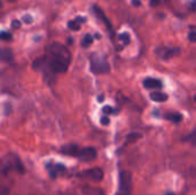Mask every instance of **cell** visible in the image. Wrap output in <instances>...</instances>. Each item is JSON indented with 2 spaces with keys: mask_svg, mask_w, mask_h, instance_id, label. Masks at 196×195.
Here are the masks:
<instances>
[{
  "mask_svg": "<svg viewBox=\"0 0 196 195\" xmlns=\"http://www.w3.org/2000/svg\"><path fill=\"white\" fill-rule=\"evenodd\" d=\"M98 156V152H96L95 148L93 147H85V148H79L78 153H77V156L79 160L83 161V162H92Z\"/></svg>",
  "mask_w": 196,
  "mask_h": 195,
  "instance_id": "5b68a950",
  "label": "cell"
},
{
  "mask_svg": "<svg viewBox=\"0 0 196 195\" xmlns=\"http://www.w3.org/2000/svg\"><path fill=\"white\" fill-rule=\"evenodd\" d=\"M118 189L116 192V195H131L132 189V174L128 171H121L118 176Z\"/></svg>",
  "mask_w": 196,
  "mask_h": 195,
  "instance_id": "3957f363",
  "label": "cell"
},
{
  "mask_svg": "<svg viewBox=\"0 0 196 195\" xmlns=\"http://www.w3.org/2000/svg\"><path fill=\"white\" fill-rule=\"evenodd\" d=\"M190 8L192 11H196V0H193L192 4H190Z\"/></svg>",
  "mask_w": 196,
  "mask_h": 195,
  "instance_id": "f546056e",
  "label": "cell"
},
{
  "mask_svg": "<svg viewBox=\"0 0 196 195\" xmlns=\"http://www.w3.org/2000/svg\"><path fill=\"white\" fill-rule=\"evenodd\" d=\"M13 52L9 48L0 47V62H11L13 60Z\"/></svg>",
  "mask_w": 196,
  "mask_h": 195,
  "instance_id": "7c38bea8",
  "label": "cell"
},
{
  "mask_svg": "<svg viewBox=\"0 0 196 195\" xmlns=\"http://www.w3.org/2000/svg\"><path fill=\"white\" fill-rule=\"evenodd\" d=\"M188 39L192 43H196V28L190 27V32L188 33Z\"/></svg>",
  "mask_w": 196,
  "mask_h": 195,
  "instance_id": "7402d4cb",
  "label": "cell"
},
{
  "mask_svg": "<svg viewBox=\"0 0 196 195\" xmlns=\"http://www.w3.org/2000/svg\"><path fill=\"white\" fill-rule=\"evenodd\" d=\"M102 111H103L106 115H116V114H118L119 110L116 109V108H112V107L110 106H104L103 108H102Z\"/></svg>",
  "mask_w": 196,
  "mask_h": 195,
  "instance_id": "ac0fdd59",
  "label": "cell"
},
{
  "mask_svg": "<svg viewBox=\"0 0 196 195\" xmlns=\"http://www.w3.org/2000/svg\"><path fill=\"white\" fill-rule=\"evenodd\" d=\"M85 193L86 195H106V193L100 188H87Z\"/></svg>",
  "mask_w": 196,
  "mask_h": 195,
  "instance_id": "e0dca14e",
  "label": "cell"
},
{
  "mask_svg": "<svg viewBox=\"0 0 196 195\" xmlns=\"http://www.w3.org/2000/svg\"><path fill=\"white\" fill-rule=\"evenodd\" d=\"M0 7H1V1H0Z\"/></svg>",
  "mask_w": 196,
  "mask_h": 195,
  "instance_id": "e575fe53",
  "label": "cell"
},
{
  "mask_svg": "<svg viewBox=\"0 0 196 195\" xmlns=\"http://www.w3.org/2000/svg\"><path fill=\"white\" fill-rule=\"evenodd\" d=\"M142 84L146 89H162V87H163V83L160 82V79L151 78V77L145 78Z\"/></svg>",
  "mask_w": 196,
  "mask_h": 195,
  "instance_id": "ba28073f",
  "label": "cell"
},
{
  "mask_svg": "<svg viewBox=\"0 0 196 195\" xmlns=\"http://www.w3.org/2000/svg\"><path fill=\"white\" fill-rule=\"evenodd\" d=\"M165 195H174V194H172V193H166Z\"/></svg>",
  "mask_w": 196,
  "mask_h": 195,
  "instance_id": "d6a6232c",
  "label": "cell"
},
{
  "mask_svg": "<svg viewBox=\"0 0 196 195\" xmlns=\"http://www.w3.org/2000/svg\"><path fill=\"white\" fill-rule=\"evenodd\" d=\"M100 122H101V124H102V125H109V123H110V119H109V117H107V116H102V117H101Z\"/></svg>",
  "mask_w": 196,
  "mask_h": 195,
  "instance_id": "d4e9b609",
  "label": "cell"
},
{
  "mask_svg": "<svg viewBox=\"0 0 196 195\" xmlns=\"http://www.w3.org/2000/svg\"><path fill=\"white\" fill-rule=\"evenodd\" d=\"M0 39H1V40H5V41H9V40L13 39V36L8 31H1L0 32Z\"/></svg>",
  "mask_w": 196,
  "mask_h": 195,
  "instance_id": "44dd1931",
  "label": "cell"
},
{
  "mask_svg": "<svg viewBox=\"0 0 196 195\" xmlns=\"http://www.w3.org/2000/svg\"><path fill=\"white\" fill-rule=\"evenodd\" d=\"M79 177L86 178V179L93 181H101L103 179V171L101 170L100 168H92V169L83 171L82 173L79 174Z\"/></svg>",
  "mask_w": 196,
  "mask_h": 195,
  "instance_id": "8992f818",
  "label": "cell"
},
{
  "mask_svg": "<svg viewBox=\"0 0 196 195\" xmlns=\"http://www.w3.org/2000/svg\"><path fill=\"white\" fill-rule=\"evenodd\" d=\"M141 137H142V135L140 134V133H136V132L130 133V134H127V137H126V142H127V144H130V142H136V140H139Z\"/></svg>",
  "mask_w": 196,
  "mask_h": 195,
  "instance_id": "2e32d148",
  "label": "cell"
},
{
  "mask_svg": "<svg viewBox=\"0 0 196 195\" xmlns=\"http://www.w3.org/2000/svg\"><path fill=\"white\" fill-rule=\"evenodd\" d=\"M119 40L123 41V45H128L130 41H131V38H130V33L128 32H123L119 35Z\"/></svg>",
  "mask_w": 196,
  "mask_h": 195,
  "instance_id": "d6986e66",
  "label": "cell"
},
{
  "mask_svg": "<svg viewBox=\"0 0 196 195\" xmlns=\"http://www.w3.org/2000/svg\"><path fill=\"white\" fill-rule=\"evenodd\" d=\"M12 170H16L20 173L24 172V167L17 156L8 154L0 160V174H8Z\"/></svg>",
  "mask_w": 196,
  "mask_h": 195,
  "instance_id": "7a4b0ae2",
  "label": "cell"
},
{
  "mask_svg": "<svg viewBox=\"0 0 196 195\" xmlns=\"http://www.w3.org/2000/svg\"><path fill=\"white\" fill-rule=\"evenodd\" d=\"M91 71L96 75L107 74L110 71V66L103 56L93 54L91 56Z\"/></svg>",
  "mask_w": 196,
  "mask_h": 195,
  "instance_id": "277c9868",
  "label": "cell"
},
{
  "mask_svg": "<svg viewBox=\"0 0 196 195\" xmlns=\"http://www.w3.org/2000/svg\"><path fill=\"white\" fill-rule=\"evenodd\" d=\"M68 28L70 30H74V31H78L80 29V23H78L76 20H71V21L68 22Z\"/></svg>",
  "mask_w": 196,
  "mask_h": 195,
  "instance_id": "ffe728a7",
  "label": "cell"
},
{
  "mask_svg": "<svg viewBox=\"0 0 196 195\" xmlns=\"http://www.w3.org/2000/svg\"><path fill=\"white\" fill-rule=\"evenodd\" d=\"M12 28L15 29V30L20 29L21 28V22L18 21V20H14V21L12 22Z\"/></svg>",
  "mask_w": 196,
  "mask_h": 195,
  "instance_id": "cb8c5ba5",
  "label": "cell"
},
{
  "mask_svg": "<svg viewBox=\"0 0 196 195\" xmlns=\"http://www.w3.org/2000/svg\"><path fill=\"white\" fill-rule=\"evenodd\" d=\"M9 1H12V2H13V1H15V0H9Z\"/></svg>",
  "mask_w": 196,
  "mask_h": 195,
  "instance_id": "836d02e7",
  "label": "cell"
},
{
  "mask_svg": "<svg viewBox=\"0 0 196 195\" xmlns=\"http://www.w3.org/2000/svg\"><path fill=\"white\" fill-rule=\"evenodd\" d=\"M166 121H171L173 123H180L182 121V115L180 113H166L163 116Z\"/></svg>",
  "mask_w": 196,
  "mask_h": 195,
  "instance_id": "5bb4252c",
  "label": "cell"
},
{
  "mask_svg": "<svg viewBox=\"0 0 196 195\" xmlns=\"http://www.w3.org/2000/svg\"><path fill=\"white\" fill-rule=\"evenodd\" d=\"M185 140L186 141L192 142V144H194V145H196V129L188 135V137H186Z\"/></svg>",
  "mask_w": 196,
  "mask_h": 195,
  "instance_id": "603a6c76",
  "label": "cell"
},
{
  "mask_svg": "<svg viewBox=\"0 0 196 195\" xmlns=\"http://www.w3.org/2000/svg\"><path fill=\"white\" fill-rule=\"evenodd\" d=\"M132 5H134L136 7H139L140 5H141V1H139V0H132Z\"/></svg>",
  "mask_w": 196,
  "mask_h": 195,
  "instance_id": "f1b7e54d",
  "label": "cell"
},
{
  "mask_svg": "<svg viewBox=\"0 0 196 195\" xmlns=\"http://www.w3.org/2000/svg\"><path fill=\"white\" fill-rule=\"evenodd\" d=\"M22 20H23V22H24V23H26V24H30V23H32V16H31V15H24Z\"/></svg>",
  "mask_w": 196,
  "mask_h": 195,
  "instance_id": "484cf974",
  "label": "cell"
},
{
  "mask_svg": "<svg viewBox=\"0 0 196 195\" xmlns=\"http://www.w3.org/2000/svg\"><path fill=\"white\" fill-rule=\"evenodd\" d=\"M48 168V171H50V176L52 178H56L59 177V174L63 173L65 171V167L62 165V164H53V165H47Z\"/></svg>",
  "mask_w": 196,
  "mask_h": 195,
  "instance_id": "30bf717a",
  "label": "cell"
},
{
  "mask_svg": "<svg viewBox=\"0 0 196 195\" xmlns=\"http://www.w3.org/2000/svg\"><path fill=\"white\" fill-rule=\"evenodd\" d=\"M149 4H150V6H153V7H155V6H157V5L160 4V0H150Z\"/></svg>",
  "mask_w": 196,
  "mask_h": 195,
  "instance_id": "83f0119b",
  "label": "cell"
},
{
  "mask_svg": "<svg viewBox=\"0 0 196 195\" xmlns=\"http://www.w3.org/2000/svg\"><path fill=\"white\" fill-rule=\"evenodd\" d=\"M79 150V147L77 145H67L63 146L61 148V153L64 154V155H69V156H77V153Z\"/></svg>",
  "mask_w": 196,
  "mask_h": 195,
  "instance_id": "8fae6325",
  "label": "cell"
},
{
  "mask_svg": "<svg viewBox=\"0 0 196 195\" xmlns=\"http://www.w3.org/2000/svg\"><path fill=\"white\" fill-rule=\"evenodd\" d=\"M93 40H94V38H93V36H91L89 33H87V35H85V37L83 38V41H82V46L83 47H88L92 45Z\"/></svg>",
  "mask_w": 196,
  "mask_h": 195,
  "instance_id": "9a60e30c",
  "label": "cell"
},
{
  "mask_svg": "<svg viewBox=\"0 0 196 195\" xmlns=\"http://www.w3.org/2000/svg\"><path fill=\"white\" fill-rule=\"evenodd\" d=\"M103 100H104V95H100L98 98V101H99V102H102Z\"/></svg>",
  "mask_w": 196,
  "mask_h": 195,
  "instance_id": "4dcf8cb0",
  "label": "cell"
},
{
  "mask_svg": "<svg viewBox=\"0 0 196 195\" xmlns=\"http://www.w3.org/2000/svg\"><path fill=\"white\" fill-rule=\"evenodd\" d=\"M93 9H94V13L96 14V16H98V17L100 18L101 21H102L104 24H106V27H107L108 30H109V31H111V30H112L111 23H110V21L108 20L107 16H106V14L103 13V11H102L100 7H98V6H93Z\"/></svg>",
  "mask_w": 196,
  "mask_h": 195,
  "instance_id": "9c48e42d",
  "label": "cell"
},
{
  "mask_svg": "<svg viewBox=\"0 0 196 195\" xmlns=\"http://www.w3.org/2000/svg\"><path fill=\"white\" fill-rule=\"evenodd\" d=\"M94 37H95V39H101V36L99 35V33H96V35L94 36Z\"/></svg>",
  "mask_w": 196,
  "mask_h": 195,
  "instance_id": "1f68e13d",
  "label": "cell"
},
{
  "mask_svg": "<svg viewBox=\"0 0 196 195\" xmlns=\"http://www.w3.org/2000/svg\"><path fill=\"white\" fill-rule=\"evenodd\" d=\"M195 101H196V96H195Z\"/></svg>",
  "mask_w": 196,
  "mask_h": 195,
  "instance_id": "d590c367",
  "label": "cell"
},
{
  "mask_svg": "<svg viewBox=\"0 0 196 195\" xmlns=\"http://www.w3.org/2000/svg\"><path fill=\"white\" fill-rule=\"evenodd\" d=\"M180 53L178 47H157L156 54L163 60H169Z\"/></svg>",
  "mask_w": 196,
  "mask_h": 195,
  "instance_id": "52a82bcc",
  "label": "cell"
},
{
  "mask_svg": "<svg viewBox=\"0 0 196 195\" xmlns=\"http://www.w3.org/2000/svg\"><path fill=\"white\" fill-rule=\"evenodd\" d=\"M75 20L78 22V23H80V24H82V23H85V22H86V17H83V16H77Z\"/></svg>",
  "mask_w": 196,
  "mask_h": 195,
  "instance_id": "4316f807",
  "label": "cell"
},
{
  "mask_svg": "<svg viewBox=\"0 0 196 195\" xmlns=\"http://www.w3.org/2000/svg\"><path fill=\"white\" fill-rule=\"evenodd\" d=\"M149 98L153 100V101H155V102H165V101L169 99V95L166 94V93L156 91V92L150 93Z\"/></svg>",
  "mask_w": 196,
  "mask_h": 195,
  "instance_id": "4fadbf2b",
  "label": "cell"
},
{
  "mask_svg": "<svg viewBox=\"0 0 196 195\" xmlns=\"http://www.w3.org/2000/svg\"><path fill=\"white\" fill-rule=\"evenodd\" d=\"M71 61V53L61 43H52L45 48L44 56L33 61L32 67L37 71L44 74V77L48 80L50 75L63 74L68 70Z\"/></svg>",
  "mask_w": 196,
  "mask_h": 195,
  "instance_id": "6da1fadb",
  "label": "cell"
}]
</instances>
